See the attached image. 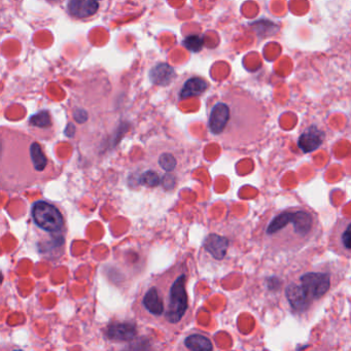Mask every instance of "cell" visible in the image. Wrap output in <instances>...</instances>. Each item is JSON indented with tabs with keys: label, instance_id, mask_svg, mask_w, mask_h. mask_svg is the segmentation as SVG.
<instances>
[{
	"label": "cell",
	"instance_id": "8",
	"mask_svg": "<svg viewBox=\"0 0 351 351\" xmlns=\"http://www.w3.org/2000/svg\"><path fill=\"white\" fill-rule=\"evenodd\" d=\"M325 134L316 126H310L301 133L298 140L300 150L307 154L317 150L322 144Z\"/></svg>",
	"mask_w": 351,
	"mask_h": 351
},
{
	"label": "cell",
	"instance_id": "6",
	"mask_svg": "<svg viewBox=\"0 0 351 351\" xmlns=\"http://www.w3.org/2000/svg\"><path fill=\"white\" fill-rule=\"evenodd\" d=\"M32 219L36 226L46 232L57 233L64 227V219L55 205L45 201H38L31 209Z\"/></svg>",
	"mask_w": 351,
	"mask_h": 351
},
{
	"label": "cell",
	"instance_id": "15",
	"mask_svg": "<svg viewBox=\"0 0 351 351\" xmlns=\"http://www.w3.org/2000/svg\"><path fill=\"white\" fill-rule=\"evenodd\" d=\"M139 181L140 185L154 188L160 184V178L159 174L156 173V170H148L140 175Z\"/></svg>",
	"mask_w": 351,
	"mask_h": 351
},
{
	"label": "cell",
	"instance_id": "16",
	"mask_svg": "<svg viewBox=\"0 0 351 351\" xmlns=\"http://www.w3.org/2000/svg\"><path fill=\"white\" fill-rule=\"evenodd\" d=\"M30 124L34 127L47 128L51 126V117L46 112H41L30 118Z\"/></svg>",
	"mask_w": 351,
	"mask_h": 351
},
{
	"label": "cell",
	"instance_id": "3",
	"mask_svg": "<svg viewBox=\"0 0 351 351\" xmlns=\"http://www.w3.org/2000/svg\"><path fill=\"white\" fill-rule=\"evenodd\" d=\"M321 226L317 214L303 207H289L273 214L263 228L261 242L271 255L298 252L317 240Z\"/></svg>",
	"mask_w": 351,
	"mask_h": 351
},
{
	"label": "cell",
	"instance_id": "17",
	"mask_svg": "<svg viewBox=\"0 0 351 351\" xmlns=\"http://www.w3.org/2000/svg\"><path fill=\"white\" fill-rule=\"evenodd\" d=\"M184 45L188 50L197 53L203 46V39L199 35H190L184 40Z\"/></svg>",
	"mask_w": 351,
	"mask_h": 351
},
{
	"label": "cell",
	"instance_id": "2",
	"mask_svg": "<svg viewBox=\"0 0 351 351\" xmlns=\"http://www.w3.org/2000/svg\"><path fill=\"white\" fill-rule=\"evenodd\" d=\"M188 275L186 264L178 263L154 277L135 302L137 315L168 330L179 328L189 312Z\"/></svg>",
	"mask_w": 351,
	"mask_h": 351
},
{
	"label": "cell",
	"instance_id": "7",
	"mask_svg": "<svg viewBox=\"0 0 351 351\" xmlns=\"http://www.w3.org/2000/svg\"><path fill=\"white\" fill-rule=\"evenodd\" d=\"M330 247L338 255L351 259V220L339 219L330 237Z\"/></svg>",
	"mask_w": 351,
	"mask_h": 351
},
{
	"label": "cell",
	"instance_id": "14",
	"mask_svg": "<svg viewBox=\"0 0 351 351\" xmlns=\"http://www.w3.org/2000/svg\"><path fill=\"white\" fill-rule=\"evenodd\" d=\"M178 159L175 154L169 151H162L156 156V164L166 173H173L177 170Z\"/></svg>",
	"mask_w": 351,
	"mask_h": 351
},
{
	"label": "cell",
	"instance_id": "10",
	"mask_svg": "<svg viewBox=\"0 0 351 351\" xmlns=\"http://www.w3.org/2000/svg\"><path fill=\"white\" fill-rule=\"evenodd\" d=\"M99 4L96 0H70L68 11L76 18H87L97 13Z\"/></svg>",
	"mask_w": 351,
	"mask_h": 351
},
{
	"label": "cell",
	"instance_id": "13",
	"mask_svg": "<svg viewBox=\"0 0 351 351\" xmlns=\"http://www.w3.org/2000/svg\"><path fill=\"white\" fill-rule=\"evenodd\" d=\"M185 347L189 350H212L213 344L207 336L191 334L184 340Z\"/></svg>",
	"mask_w": 351,
	"mask_h": 351
},
{
	"label": "cell",
	"instance_id": "9",
	"mask_svg": "<svg viewBox=\"0 0 351 351\" xmlns=\"http://www.w3.org/2000/svg\"><path fill=\"white\" fill-rule=\"evenodd\" d=\"M136 335V328L134 324L129 322H120L114 323L107 328L106 336L108 339L113 341H120L126 342L131 341Z\"/></svg>",
	"mask_w": 351,
	"mask_h": 351
},
{
	"label": "cell",
	"instance_id": "1",
	"mask_svg": "<svg viewBox=\"0 0 351 351\" xmlns=\"http://www.w3.org/2000/svg\"><path fill=\"white\" fill-rule=\"evenodd\" d=\"M266 114L262 104L244 91H229L209 108L210 134L224 147L239 149L259 142L265 133Z\"/></svg>",
	"mask_w": 351,
	"mask_h": 351
},
{
	"label": "cell",
	"instance_id": "4",
	"mask_svg": "<svg viewBox=\"0 0 351 351\" xmlns=\"http://www.w3.org/2000/svg\"><path fill=\"white\" fill-rule=\"evenodd\" d=\"M17 145L2 141L1 186L9 192L21 191L51 176L53 162L41 145L26 135L16 133Z\"/></svg>",
	"mask_w": 351,
	"mask_h": 351
},
{
	"label": "cell",
	"instance_id": "11",
	"mask_svg": "<svg viewBox=\"0 0 351 351\" xmlns=\"http://www.w3.org/2000/svg\"><path fill=\"white\" fill-rule=\"evenodd\" d=\"M229 246V241L227 238L219 235H209L205 240V248L210 252L216 260L224 259L227 249Z\"/></svg>",
	"mask_w": 351,
	"mask_h": 351
},
{
	"label": "cell",
	"instance_id": "19",
	"mask_svg": "<svg viewBox=\"0 0 351 351\" xmlns=\"http://www.w3.org/2000/svg\"><path fill=\"white\" fill-rule=\"evenodd\" d=\"M96 1H98V0H96Z\"/></svg>",
	"mask_w": 351,
	"mask_h": 351
},
{
	"label": "cell",
	"instance_id": "12",
	"mask_svg": "<svg viewBox=\"0 0 351 351\" xmlns=\"http://www.w3.org/2000/svg\"><path fill=\"white\" fill-rule=\"evenodd\" d=\"M208 88V83L200 78H192L186 83L180 92V98L186 99L189 97L199 96L206 91Z\"/></svg>",
	"mask_w": 351,
	"mask_h": 351
},
{
	"label": "cell",
	"instance_id": "18",
	"mask_svg": "<svg viewBox=\"0 0 351 351\" xmlns=\"http://www.w3.org/2000/svg\"><path fill=\"white\" fill-rule=\"evenodd\" d=\"M50 1H52V2H56V1H60V0H50Z\"/></svg>",
	"mask_w": 351,
	"mask_h": 351
},
{
	"label": "cell",
	"instance_id": "5",
	"mask_svg": "<svg viewBox=\"0 0 351 351\" xmlns=\"http://www.w3.org/2000/svg\"><path fill=\"white\" fill-rule=\"evenodd\" d=\"M331 286L332 274L329 271L310 270L302 273L297 280L288 283L285 296L295 311L305 312L328 294Z\"/></svg>",
	"mask_w": 351,
	"mask_h": 351
}]
</instances>
